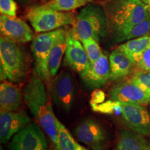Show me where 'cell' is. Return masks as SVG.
Segmentation results:
<instances>
[{
	"label": "cell",
	"instance_id": "6da1fadb",
	"mask_svg": "<svg viewBox=\"0 0 150 150\" xmlns=\"http://www.w3.org/2000/svg\"><path fill=\"white\" fill-rule=\"evenodd\" d=\"M24 100L41 128L56 147L57 118L54 115L43 81L33 74L23 88Z\"/></svg>",
	"mask_w": 150,
	"mask_h": 150
},
{
	"label": "cell",
	"instance_id": "7a4b0ae2",
	"mask_svg": "<svg viewBox=\"0 0 150 150\" xmlns=\"http://www.w3.org/2000/svg\"><path fill=\"white\" fill-rule=\"evenodd\" d=\"M104 9L112 32L129 29L149 18V6L142 0H106Z\"/></svg>",
	"mask_w": 150,
	"mask_h": 150
},
{
	"label": "cell",
	"instance_id": "3957f363",
	"mask_svg": "<svg viewBox=\"0 0 150 150\" xmlns=\"http://www.w3.org/2000/svg\"><path fill=\"white\" fill-rule=\"evenodd\" d=\"M108 29L104 7L89 3L76 16L72 29L67 33L81 42L91 38L100 42L106 37Z\"/></svg>",
	"mask_w": 150,
	"mask_h": 150
},
{
	"label": "cell",
	"instance_id": "277c9868",
	"mask_svg": "<svg viewBox=\"0 0 150 150\" xmlns=\"http://www.w3.org/2000/svg\"><path fill=\"white\" fill-rule=\"evenodd\" d=\"M1 80L20 83L26 77L28 67L26 56L18 42L1 36Z\"/></svg>",
	"mask_w": 150,
	"mask_h": 150
},
{
	"label": "cell",
	"instance_id": "5b68a950",
	"mask_svg": "<svg viewBox=\"0 0 150 150\" xmlns=\"http://www.w3.org/2000/svg\"><path fill=\"white\" fill-rule=\"evenodd\" d=\"M27 18L38 33L49 32L73 24L75 19L72 13L56 11L46 4L30 9Z\"/></svg>",
	"mask_w": 150,
	"mask_h": 150
},
{
	"label": "cell",
	"instance_id": "8992f818",
	"mask_svg": "<svg viewBox=\"0 0 150 150\" xmlns=\"http://www.w3.org/2000/svg\"><path fill=\"white\" fill-rule=\"evenodd\" d=\"M63 30L59 29L40 33L33 38L31 42V49L34 59L35 72L45 82H47L51 78L48 70V59L50 51L56 38Z\"/></svg>",
	"mask_w": 150,
	"mask_h": 150
},
{
	"label": "cell",
	"instance_id": "52a82bcc",
	"mask_svg": "<svg viewBox=\"0 0 150 150\" xmlns=\"http://www.w3.org/2000/svg\"><path fill=\"white\" fill-rule=\"evenodd\" d=\"M50 93L57 108L69 112L74 104L76 95V86L74 78L69 71H61L52 80Z\"/></svg>",
	"mask_w": 150,
	"mask_h": 150
},
{
	"label": "cell",
	"instance_id": "ba28073f",
	"mask_svg": "<svg viewBox=\"0 0 150 150\" xmlns=\"http://www.w3.org/2000/svg\"><path fill=\"white\" fill-rule=\"evenodd\" d=\"M73 132L78 140L91 150H104L107 146V132L104 127L93 118L83 119L76 125Z\"/></svg>",
	"mask_w": 150,
	"mask_h": 150
},
{
	"label": "cell",
	"instance_id": "9c48e42d",
	"mask_svg": "<svg viewBox=\"0 0 150 150\" xmlns=\"http://www.w3.org/2000/svg\"><path fill=\"white\" fill-rule=\"evenodd\" d=\"M9 150H48V144L38 125L31 122L13 137Z\"/></svg>",
	"mask_w": 150,
	"mask_h": 150
},
{
	"label": "cell",
	"instance_id": "30bf717a",
	"mask_svg": "<svg viewBox=\"0 0 150 150\" xmlns=\"http://www.w3.org/2000/svg\"><path fill=\"white\" fill-rule=\"evenodd\" d=\"M64 65L76 72L82 79L88 74L91 63L82 42L66 33Z\"/></svg>",
	"mask_w": 150,
	"mask_h": 150
},
{
	"label": "cell",
	"instance_id": "8fae6325",
	"mask_svg": "<svg viewBox=\"0 0 150 150\" xmlns=\"http://www.w3.org/2000/svg\"><path fill=\"white\" fill-rule=\"evenodd\" d=\"M122 117L131 131L143 136H150V113L144 105L121 102Z\"/></svg>",
	"mask_w": 150,
	"mask_h": 150
},
{
	"label": "cell",
	"instance_id": "7c38bea8",
	"mask_svg": "<svg viewBox=\"0 0 150 150\" xmlns=\"http://www.w3.org/2000/svg\"><path fill=\"white\" fill-rule=\"evenodd\" d=\"M0 31L1 36L18 43H26L33 39V31L27 22L16 16L1 14Z\"/></svg>",
	"mask_w": 150,
	"mask_h": 150
},
{
	"label": "cell",
	"instance_id": "4fadbf2b",
	"mask_svg": "<svg viewBox=\"0 0 150 150\" xmlns=\"http://www.w3.org/2000/svg\"><path fill=\"white\" fill-rule=\"evenodd\" d=\"M109 95L114 101L147 105L150 103V93L133 82H122L110 89Z\"/></svg>",
	"mask_w": 150,
	"mask_h": 150
},
{
	"label": "cell",
	"instance_id": "5bb4252c",
	"mask_svg": "<svg viewBox=\"0 0 150 150\" xmlns=\"http://www.w3.org/2000/svg\"><path fill=\"white\" fill-rule=\"evenodd\" d=\"M31 123V119L24 110L3 111L0 113V139L6 143L13 136Z\"/></svg>",
	"mask_w": 150,
	"mask_h": 150
},
{
	"label": "cell",
	"instance_id": "9a60e30c",
	"mask_svg": "<svg viewBox=\"0 0 150 150\" xmlns=\"http://www.w3.org/2000/svg\"><path fill=\"white\" fill-rule=\"evenodd\" d=\"M110 79V63L106 54L103 53L98 60L91 65L88 74L83 79L86 86L90 88H99Z\"/></svg>",
	"mask_w": 150,
	"mask_h": 150
},
{
	"label": "cell",
	"instance_id": "2e32d148",
	"mask_svg": "<svg viewBox=\"0 0 150 150\" xmlns=\"http://www.w3.org/2000/svg\"><path fill=\"white\" fill-rule=\"evenodd\" d=\"M110 79L117 81L123 79L130 73L134 62L119 48L110 54Z\"/></svg>",
	"mask_w": 150,
	"mask_h": 150
},
{
	"label": "cell",
	"instance_id": "e0dca14e",
	"mask_svg": "<svg viewBox=\"0 0 150 150\" xmlns=\"http://www.w3.org/2000/svg\"><path fill=\"white\" fill-rule=\"evenodd\" d=\"M22 104L21 92L16 86L3 82L0 85V107L3 111H17Z\"/></svg>",
	"mask_w": 150,
	"mask_h": 150
},
{
	"label": "cell",
	"instance_id": "ac0fdd59",
	"mask_svg": "<svg viewBox=\"0 0 150 150\" xmlns=\"http://www.w3.org/2000/svg\"><path fill=\"white\" fill-rule=\"evenodd\" d=\"M149 146L145 136L134 131L122 130L118 135L115 150H146Z\"/></svg>",
	"mask_w": 150,
	"mask_h": 150
},
{
	"label": "cell",
	"instance_id": "d6986e66",
	"mask_svg": "<svg viewBox=\"0 0 150 150\" xmlns=\"http://www.w3.org/2000/svg\"><path fill=\"white\" fill-rule=\"evenodd\" d=\"M65 47H66V33L63 29L56 38L49 56L48 70L51 78L54 77L58 74L62 58L65 52Z\"/></svg>",
	"mask_w": 150,
	"mask_h": 150
},
{
	"label": "cell",
	"instance_id": "ffe728a7",
	"mask_svg": "<svg viewBox=\"0 0 150 150\" xmlns=\"http://www.w3.org/2000/svg\"><path fill=\"white\" fill-rule=\"evenodd\" d=\"M150 44V35H145L127 40L118 47L121 51L127 54L134 62L135 65L140 59V56Z\"/></svg>",
	"mask_w": 150,
	"mask_h": 150
},
{
	"label": "cell",
	"instance_id": "44dd1931",
	"mask_svg": "<svg viewBox=\"0 0 150 150\" xmlns=\"http://www.w3.org/2000/svg\"><path fill=\"white\" fill-rule=\"evenodd\" d=\"M150 33V18L136 24L129 29L114 33V40L115 42H123L136 38Z\"/></svg>",
	"mask_w": 150,
	"mask_h": 150
},
{
	"label": "cell",
	"instance_id": "7402d4cb",
	"mask_svg": "<svg viewBox=\"0 0 150 150\" xmlns=\"http://www.w3.org/2000/svg\"><path fill=\"white\" fill-rule=\"evenodd\" d=\"M58 130L57 150H88L75 140L66 127L59 120H56Z\"/></svg>",
	"mask_w": 150,
	"mask_h": 150
},
{
	"label": "cell",
	"instance_id": "603a6c76",
	"mask_svg": "<svg viewBox=\"0 0 150 150\" xmlns=\"http://www.w3.org/2000/svg\"><path fill=\"white\" fill-rule=\"evenodd\" d=\"M92 0H51L45 4L59 11H71L91 3Z\"/></svg>",
	"mask_w": 150,
	"mask_h": 150
},
{
	"label": "cell",
	"instance_id": "cb8c5ba5",
	"mask_svg": "<svg viewBox=\"0 0 150 150\" xmlns=\"http://www.w3.org/2000/svg\"><path fill=\"white\" fill-rule=\"evenodd\" d=\"M81 42L87 53L91 65L93 64L103 54L102 49L99 45V42H97L95 39L91 38L81 41Z\"/></svg>",
	"mask_w": 150,
	"mask_h": 150
},
{
	"label": "cell",
	"instance_id": "d4e9b609",
	"mask_svg": "<svg viewBox=\"0 0 150 150\" xmlns=\"http://www.w3.org/2000/svg\"><path fill=\"white\" fill-rule=\"evenodd\" d=\"M92 110L93 111L103 114H112L115 111L122 110L121 102L114 101L112 99L108 101H104V102L97 105L91 106Z\"/></svg>",
	"mask_w": 150,
	"mask_h": 150
},
{
	"label": "cell",
	"instance_id": "484cf974",
	"mask_svg": "<svg viewBox=\"0 0 150 150\" xmlns=\"http://www.w3.org/2000/svg\"><path fill=\"white\" fill-rule=\"evenodd\" d=\"M129 81L150 93V72L140 71L136 72Z\"/></svg>",
	"mask_w": 150,
	"mask_h": 150
},
{
	"label": "cell",
	"instance_id": "4316f807",
	"mask_svg": "<svg viewBox=\"0 0 150 150\" xmlns=\"http://www.w3.org/2000/svg\"><path fill=\"white\" fill-rule=\"evenodd\" d=\"M17 4L14 0H0V12L3 15L16 17Z\"/></svg>",
	"mask_w": 150,
	"mask_h": 150
},
{
	"label": "cell",
	"instance_id": "83f0119b",
	"mask_svg": "<svg viewBox=\"0 0 150 150\" xmlns=\"http://www.w3.org/2000/svg\"><path fill=\"white\" fill-rule=\"evenodd\" d=\"M136 65L142 71L150 72V44L140 56Z\"/></svg>",
	"mask_w": 150,
	"mask_h": 150
},
{
	"label": "cell",
	"instance_id": "f1b7e54d",
	"mask_svg": "<svg viewBox=\"0 0 150 150\" xmlns=\"http://www.w3.org/2000/svg\"><path fill=\"white\" fill-rule=\"evenodd\" d=\"M105 98H106V95H105L104 92L102 90L97 88L91 94V99H90L91 106L97 105L104 102Z\"/></svg>",
	"mask_w": 150,
	"mask_h": 150
},
{
	"label": "cell",
	"instance_id": "f546056e",
	"mask_svg": "<svg viewBox=\"0 0 150 150\" xmlns=\"http://www.w3.org/2000/svg\"><path fill=\"white\" fill-rule=\"evenodd\" d=\"M40 1H42V2H46V3H47V2H49V1H51V0H40Z\"/></svg>",
	"mask_w": 150,
	"mask_h": 150
},
{
	"label": "cell",
	"instance_id": "4dcf8cb0",
	"mask_svg": "<svg viewBox=\"0 0 150 150\" xmlns=\"http://www.w3.org/2000/svg\"><path fill=\"white\" fill-rule=\"evenodd\" d=\"M142 1H143V2H144V3L147 4V3H148V1H147V0H142Z\"/></svg>",
	"mask_w": 150,
	"mask_h": 150
},
{
	"label": "cell",
	"instance_id": "1f68e13d",
	"mask_svg": "<svg viewBox=\"0 0 150 150\" xmlns=\"http://www.w3.org/2000/svg\"><path fill=\"white\" fill-rule=\"evenodd\" d=\"M147 1H148L147 4H148V6H149V9H150V0H147Z\"/></svg>",
	"mask_w": 150,
	"mask_h": 150
},
{
	"label": "cell",
	"instance_id": "d6a6232c",
	"mask_svg": "<svg viewBox=\"0 0 150 150\" xmlns=\"http://www.w3.org/2000/svg\"><path fill=\"white\" fill-rule=\"evenodd\" d=\"M146 150H150V145L149 146V147H148V148H147V149H146Z\"/></svg>",
	"mask_w": 150,
	"mask_h": 150
},
{
	"label": "cell",
	"instance_id": "836d02e7",
	"mask_svg": "<svg viewBox=\"0 0 150 150\" xmlns=\"http://www.w3.org/2000/svg\"><path fill=\"white\" fill-rule=\"evenodd\" d=\"M149 145H150V141H149Z\"/></svg>",
	"mask_w": 150,
	"mask_h": 150
}]
</instances>
